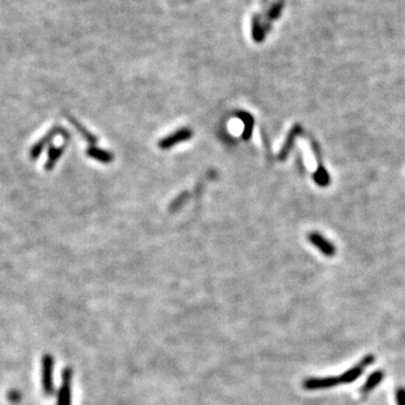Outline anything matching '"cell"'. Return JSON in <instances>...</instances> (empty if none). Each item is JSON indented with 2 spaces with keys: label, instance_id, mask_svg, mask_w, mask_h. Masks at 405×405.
Here are the masks:
<instances>
[{
  "label": "cell",
  "instance_id": "5b68a950",
  "mask_svg": "<svg viewBox=\"0 0 405 405\" xmlns=\"http://www.w3.org/2000/svg\"><path fill=\"white\" fill-rule=\"evenodd\" d=\"M309 239L311 242H312V244L315 245V247H317L324 256L332 257L334 256V253H336V248H334L328 240H325L324 237L320 235V233H311Z\"/></svg>",
  "mask_w": 405,
  "mask_h": 405
},
{
  "label": "cell",
  "instance_id": "3957f363",
  "mask_svg": "<svg viewBox=\"0 0 405 405\" xmlns=\"http://www.w3.org/2000/svg\"><path fill=\"white\" fill-rule=\"evenodd\" d=\"M374 361H375V357L372 356V354H368L366 356L363 360H360L359 364H357L354 367L350 368L349 371H347L344 375L340 376V381L342 384H349L352 383V381L356 380L358 377H359L361 374L364 373L365 368L371 366Z\"/></svg>",
  "mask_w": 405,
  "mask_h": 405
},
{
  "label": "cell",
  "instance_id": "52a82bcc",
  "mask_svg": "<svg viewBox=\"0 0 405 405\" xmlns=\"http://www.w3.org/2000/svg\"><path fill=\"white\" fill-rule=\"evenodd\" d=\"M383 378H384L383 372L378 371V372L373 373L372 375L368 377L367 380H366V383L364 384L363 388H361V392H363V393H369L371 391H373V389L375 388L381 380H383Z\"/></svg>",
  "mask_w": 405,
  "mask_h": 405
},
{
  "label": "cell",
  "instance_id": "30bf717a",
  "mask_svg": "<svg viewBox=\"0 0 405 405\" xmlns=\"http://www.w3.org/2000/svg\"><path fill=\"white\" fill-rule=\"evenodd\" d=\"M280 11H282V5H277V6H275V7H274V9H272V10L270 11L269 16H270L272 19L277 18V17H278V15L280 14Z\"/></svg>",
  "mask_w": 405,
  "mask_h": 405
},
{
  "label": "cell",
  "instance_id": "ba28073f",
  "mask_svg": "<svg viewBox=\"0 0 405 405\" xmlns=\"http://www.w3.org/2000/svg\"><path fill=\"white\" fill-rule=\"evenodd\" d=\"M252 35L253 38H255L256 42H261L264 37L263 29L262 26L260 25V23L258 21H256L253 23V29H252Z\"/></svg>",
  "mask_w": 405,
  "mask_h": 405
},
{
  "label": "cell",
  "instance_id": "277c9868",
  "mask_svg": "<svg viewBox=\"0 0 405 405\" xmlns=\"http://www.w3.org/2000/svg\"><path fill=\"white\" fill-rule=\"evenodd\" d=\"M340 377H321V378H309L303 383V386L309 391H318V389L332 388L340 384Z\"/></svg>",
  "mask_w": 405,
  "mask_h": 405
},
{
  "label": "cell",
  "instance_id": "9c48e42d",
  "mask_svg": "<svg viewBox=\"0 0 405 405\" xmlns=\"http://www.w3.org/2000/svg\"><path fill=\"white\" fill-rule=\"evenodd\" d=\"M396 403L397 405H405V388L401 387L396 391Z\"/></svg>",
  "mask_w": 405,
  "mask_h": 405
},
{
  "label": "cell",
  "instance_id": "8992f818",
  "mask_svg": "<svg viewBox=\"0 0 405 405\" xmlns=\"http://www.w3.org/2000/svg\"><path fill=\"white\" fill-rule=\"evenodd\" d=\"M192 134V132L188 131V130H181L177 132V133L173 134L169 138H167L163 140V141L160 142V147H163V149H166V147H170L176 144L177 142H181V141H185V140L189 139L190 135Z\"/></svg>",
  "mask_w": 405,
  "mask_h": 405
},
{
  "label": "cell",
  "instance_id": "6da1fadb",
  "mask_svg": "<svg viewBox=\"0 0 405 405\" xmlns=\"http://www.w3.org/2000/svg\"><path fill=\"white\" fill-rule=\"evenodd\" d=\"M54 358L52 354H43L41 360V384L42 391L46 396H52L54 393Z\"/></svg>",
  "mask_w": 405,
  "mask_h": 405
},
{
  "label": "cell",
  "instance_id": "7a4b0ae2",
  "mask_svg": "<svg viewBox=\"0 0 405 405\" xmlns=\"http://www.w3.org/2000/svg\"><path fill=\"white\" fill-rule=\"evenodd\" d=\"M72 378L73 371L70 367L63 369L61 375V384L58 392L57 405H71L72 402Z\"/></svg>",
  "mask_w": 405,
  "mask_h": 405
}]
</instances>
